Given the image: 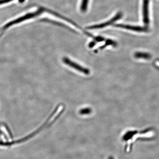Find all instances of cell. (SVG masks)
<instances>
[{
    "instance_id": "cell-6",
    "label": "cell",
    "mask_w": 159,
    "mask_h": 159,
    "mask_svg": "<svg viewBox=\"0 0 159 159\" xmlns=\"http://www.w3.org/2000/svg\"><path fill=\"white\" fill-rule=\"evenodd\" d=\"M89 2V0H82L81 6H80V9L83 12H84L86 11Z\"/></svg>"
},
{
    "instance_id": "cell-3",
    "label": "cell",
    "mask_w": 159,
    "mask_h": 159,
    "mask_svg": "<svg viewBox=\"0 0 159 159\" xmlns=\"http://www.w3.org/2000/svg\"><path fill=\"white\" fill-rule=\"evenodd\" d=\"M122 17V12H119L117 13L114 17L111 20H109L107 21L106 22L99 25H95L91 26L89 27H87L88 29H101L105 28L106 27L113 25V24L117 21V20L120 19Z\"/></svg>"
},
{
    "instance_id": "cell-7",
    "label": "cell",
    "mask_w": 159,
    "mask_h": 159,
    "mask_svg": "<svg viewBox=\"0 0 159 159\" xmlns=\"http://www.w3.org/2000/svg\"><path fill=\"white\" fill-rule=\"evenodd\" d=\"M92 110L90 108H84L79 111V113L81 115H89L92 112Z\"/></svg>"
},
{
    "instance_id": "cell-8",
    "label": "cell",
    "mask_w": 159,
    "mask_h": 159,
    "mask_svg": "<svg viewBox=\"0 0 159 159\" xmlns=\"http://www.w3.org/2000/svg\"><path fill=\"white\" fill-rule=\"evenodd\" d=\"M13 0H0V5H3L5 3L9 2Z\"/></svg>"
},
{
    "instance_id": "cell-2",
    "label": "cell",
    "mask_w": 159,
    "mask_h": 159,
    "mask_svg": "<svg viewBox=\"0 0 159 159\" xmlns=\"http://www.w3.org/2000/svg\"><path fill=\"white\" fill-rule=\"evenodd\" d=\"M142 20L145 27L150 24L149 17V0H143L142 2Z\"/></svg>"
},
{
    "instance_id": "cell-9",
    "label": "cell",
    "mask_w": 159,
    "mask_h": 159,
    "mask_svg": "<svg viewBox=\"0 0 159 159\" xmlns=\"http://www.w3.org/2000/svg\"><path fill=\"white\" fill-rule=\"evenodd\" d=\"M96 45V42H91L89 44V47L90 48H92Z\"/></svg>"
},
{
    "instance_id": "cell-1",
    "label": "cell",
    "mask_w": 159,
    "mask_h": 159,
    "mask_svg": "<svg viewBox=\"0 0 159 159\" xmlns=\"http://www.w3.org/2000/svg\"><path fill=\"white\" fill-rule=\"evenodd\" d=\"M62 61L66 65L84 75H89L90 74V70L89 69L84 67L77 63L73 61L69 57H63Z\"/></svg>"
},
{
    "instance_id": "cell-5",
    "label": "cell",
    "mask_w": 159,
    "mask_h": 159,
    "mask_svg": "<svg viewBox=\"0 0 159 159\" xmlns=\"http://www.w3.org/2000/svg\"><path fill=\"white\" fill-rule=\"evenodd\" d=\"M115 27L122 29L131 30V31H137L139 32H147L148 31V27H141L139 26L129 25H123V24H116L114 25Z\"/></svg>"
},
{
    "instance_id": "cell-4",
    "label": "cell",
    "mask_w": 159,
    "mask_h": 159,
    "mask_svg": "<svg viewBox=\"0 0 159 159\" xmlns=\"http://www.w3.org/2000/svg\"><path fill=\"white\" fill-rule=\"evenodd\" d=\"M43 11L41 10H39L38 11H35V12H32V13H29L22 17L19 18L18 19L14 20L12 21L9 22L5 26V28H8V27H10V26L13 25H15V24H18L23 22V21L26 20L30 19L32 18L37 16H38L39 15L42 13Z\"/></svg>"
}]
</instances>
